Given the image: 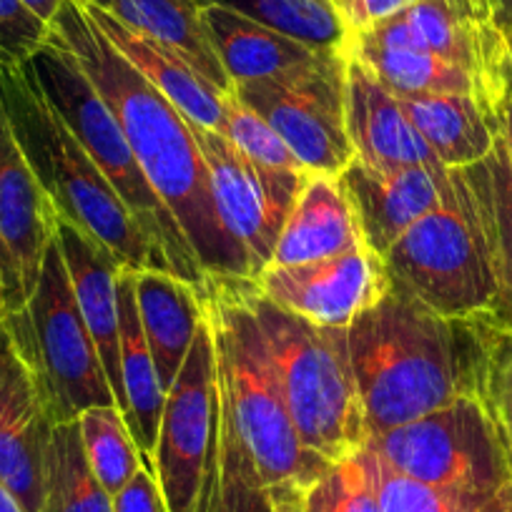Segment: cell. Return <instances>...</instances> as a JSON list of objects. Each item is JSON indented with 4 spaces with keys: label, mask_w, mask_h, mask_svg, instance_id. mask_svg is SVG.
Masks as SVG:
<instances>
[{
    "label": "cell",
    "mask_w": 512,
    "mask_h": 512,
    "mask_svg": "<svg viewBox=\"0 0 512 512\" xmlns=\"http://www.w3.org/2000/svg\"><path fill=\"white\" fill-rule=\"evenodd\" d=\"M51 31L76 56L121 123L141 171L174 214L209 277L254 279L249 254L226 231L209 166L191 121L103 36L78 0H66Z\"/></svg>",
    "instance_id": "6da1fadb"
},
{
    "label": "cell",
    "mask_w": 512,
    "mask_h": 512,
    "mask_svg": "<svg viewBox=\"0 0 512 512\" xmlns=\"http://www.w3.org/2000/svg\"><path fill=\"white\" fill-rule=\"evenodd\" d=\"M492 327L437 314L390 287L347 327L367 437L462 397L485 400Z\"/></svg>",
    "instance_id": "7a4b0ae2"
},
{
    "label": "cell",
    "mask_w": 512,
    "mask_h": 512,
    "mask_svg": "<svg viewBox=\"0 0 512 512\" xmlns=\"http://www.w3.org/2000/svg\"><path fill=\"white\" fill-rule=\"evenodd\" d=\"M0 106L16 144L61 219L101 244L121 269L171 272L159 246L48 103L28 63L0 66Z\"/></svg>",
    "instance_id": "3957f363"
},
{
    "label": "cell",
    "mask_w": 512,
    "mask_h": 512,
    "mask_svg": "<svg viewBox=\"0 0 512 512\" xmlns=\"http://www.w3.org/2000/svg\"><path fill=\"white\" fill-rule=\"evenodd\" d=\"M206 309L216 357L221 407L267 487L307 490L332 462L319 457L294 427L279 387L272 352L234 287V277H211L201 299Z\"/></svg>",
    "instance_id": "277c9868"
},
{
    "label": "cell",
    "mask_w": 512,
    "mask_h": 512,
    "mask_svg": "<svg viewBox=\"0 0 512 512\" xmlns=\"http://www.w3.org/2000/svg\"><path fill=\"white\" fill-rule=\"evenodd\" d=\"M234 287L272 352L279 387L304 447L339 462L367 445L347 327H317L264 297L251 279Z\"/></svg>",
    "instance_id": "5b68a950"
},
{
    "label": "cell",
    "mask_w": 512,
    "mask_h": 512,
    "mask_svg": "<svg viewBox=\"0 0 512 512\" xmlns=\"http://www.w3.org/2000/svg\"><path fill=\"white\" fill-rule=\"evenodd\" d=\"M28 66L41 91L46 93L48 103L71 128V134L91 156L93 164L103 171L108 184L116 189L141 229L166 256L171 274H176L204 299L211 277L196 259L179 221L166 209L161 196L144 176L134 151L123 136L121 123L116 121L76 56L51 31L48 43L28 61Z\"/></svg>",
    "instance_id": "8992f818"
},
{
    "label": "cell",
    "mask_w": 512,
    "mask_h": 512,
    "mask_svg": "<svg viewBox=\"0 0 512 512\" xmlns=\"http://www.w3.org/2000/svg\"><path fill=\"white\" fill-rule=\"evenodd\" d=\"M3 327L31 369L38 397L53 422L78 420L98 405H116L56 236L48 244L26 307L8 314Z\"/></svg>",
    "instance_id": "52a82bcc"
},
{
    "label": "cell",
    "mask_w": 512,
    "mask_h": 512,
    "mask_svg": "<svg viewBox=\"0 0 512 512\" xmlns=\"http://www.w3.org/2000/svg\"><path fill=\"white\" fill-rule=\"evenodd\" d=\"M390 287L445 317L485 319L495 299L490 249L460 169L435 209L382 256Z\"/></svg>",
    "instance_id": "ba28073f"
},
{
    "label": "cell",
    "mask_w": 512,
    "mask_h": 512,
    "mask_svg": "<svg viewBox=\"0 0 512 512\" xmlns=\"http://www.w3.org/2000/svg\"><path fill=\"white\" fill-rule=\"evenodd\" d=\"M379 462L435 487L497 490L512 482V462L482 397H462L425 417L367 437Z\"/></svg>",
    "instance_id": "9c48e42d"
},
{
    "label": "cell",
    "mask_w": 512,
    "mask_h": 512,
    "mask_svg": "<svg viewBox=\"0 0 512 512\" xmlns=\"http://www.w3.org/2000/svg\"><path fill=\"white\" fill-rule=\"evenodd\" d=\"M206 312V309H204ZM219 467V384L209 322L199 324L194 344L166 392L154 475L169 512H206Z\"/></svg>",
    "instance_id": "30bf717a"
},
{
    "label": "cell",
    "mask_w": 512,
    "mask_h": 512,
    "mask_svg": "<svg viewBox=\"0 0 512 512\" xmlns=\"http://www.w3.org/2000/svg\"><path fill=\"white\" fill-rule=\"evenodd\" d=\"M347 53L304 71L234 86V96L259 113L309 174L339 176L354 161L344 123Z\"/></svg>",
    "instance_id": "8fae6325"
},
{
    "label": "cell",
    "mask_w": 512,
    "mask_h": 512,
    "mask_svg": "<svg viewBox=\"0 0 512 512\" xmlns=\"http://www.w3.org/2000/svg\"><path fill=\"white\" fill-rule=\"evenodd\" d=\"M209 166L211 194L226 231L249 254L254 277L272 264L284 224L302 194L309 171L264 166L241 154L224 134L191 123Z\"/></svg>",
    "instance_id": "7c38bea8"
},
{
    "label": "cell",
    "mask_w": 512,
    "mask_h": 512,
    "mask_svg": "<svg viewBox=\"0 0 512 512\" xmlns=\"http://www.w3.org/2000/svg\"><path fill=\"white\" fill-rule=\"evenodd\" d=\"M251 282L277 307L317 327H349L390 289L382 256L367 244L319 262L292 267L269 264Z\"/></svg>",
    "instance_id": "4fadbf2b"
},
{
    "label": "cell",
    "mask_w": 512,
    "mask_h": 512,
    "mask_svg": "<svg viewBox=\"0 0 512 512\" xmlns=\"http://www.w3.org/2000/svg\"><path fill=\"white\" fill-rule=\"evenodd\" d=\"M337 179L352 206L362 241L374 254L384 256L415 221L440 204L450 186V169L407 166L379 171L354 159Z\"/></svg>",
    "instance_id": "5bb4252c"
},
{
    "label": "cell",
    "mask_w": 512,
    "mask_h": 512,
    "mask_svg": "<svg viewBox=\"0 0 512 512\" xmlns=\"http://www.w3.org/2000/svg\"><path fill=\"white\" fill-rule=\"evenodd\" d=\"M344 123L354 159L379 171L442 166L407 118L400 98L344 48Z\"/></svg>",
    "instance_id": "9a60e30c"
},
{
    "label": "cell",
    "mask_w": 512,
    "mask_h": 512,
    "mask_svg": "<svg viewBox=\"0 0 512 512\" xmlns=\"http://www.w3.org/2000/svg\"><path fill=\"white\" fill-rule=\"evenodd\" d=\"M56 221V206L38 184L0 106V239L16 264L26 302L56 236Z\"/></svg>",
    "instance_id": "2e32d148"
},
{
    "label": "cell",
    "mask_w": 512,
    "mask_h": 512,
    "mask_svg": "<svg viewBox=\"0 0 512 512\" xmlns=\"http://www.w3.org/2000/svg\"><path fill=\"white\" fill-rule=\"evenodd\" d=\"M53 425L31 369L18 357L0 400V482L23 512H43L46 505V450Z\"/></svg>",
    "instance_id": "e0dca14e"
},
{
    "label": "cell",
    "mask_w": 512,
    "mask_h": 512,
    "mask_svg": "<svg viewBox=\"0 0 512 512\" xmlns=\"http://www.w3.org/2000/svg\"><path fill=\"white\" fill-rule=\"evenodd\" d=\"M56 241L71 277L76 302L81 307L86 327L96 342L98 357L106 369L108 384L123 410L121 384V302H118V274L121 267L101 244L58 216Z\"/></svg>",
    "instance_id": "ac0fdd59"
},
{
    "label": "cell",
    "mask_w": 512,
    "mask_h": 512,
    "mask_svg": "<svg viewBox=\"0 0 512 512\" xmlns=\"http://www.w3.org/2000/svg\"><path fill=\"white\" fill-rule=\"evenodd\" d=\"M81 6L91 16V21L101 28L103 36L123 53V58L134 68H139L191 123L221 134L226 121V98L231 93H224L219 86H214L209 78L201 76L184 56L171 51L169 46L123 26L113 13L91 6V3H81Z\"/></svg>",
    "instance_id": "d6986e66"
},
{
    "label": "cell",
    "mask_w": 512,
    "mask_h": 512,
    "mask_svg": "<svg viewBox=\"0 0 512 512\" xmlns=\"http://www.w3.org/2000/svg\"><path fill=\"white\" fill-rule=\"evenodd\" d=\"M201 18L211 48L219 56L231 86L287 76L337 56V53L312 51L294 38L259 26L251 18L216 3H204Z\"/></svg>",
    "instance_id": "ffe728a7"
},
{
    "label": "cell",
    "mask_w": 512,
    "mask_h": 512,
    "mask_svg": "<svg viewBox=\"0 0 512 512\" xmlns=\"http://www.w3.org/2000/svg\"><path fill=\"white\" fill-rule=\"evenodd\" d=\"M364 244L357 219L337 176L309 174L282 236L274 249V267L309 264L339 256Z\"/></svg>",
    "instance_id": "44dd1931"
},
{
    "label": "cell",
    "mask_w": 512,
    "mask_h": 512,
    "mask_svg": "<svg viewBox=\"0 0 512 512\" xmlns=\"http://www.w3.org/2000/svg\"><path fill=\"white\" fill-rule=\"evenodd\" d=\"M118 302H121V415L134 437L141 465L154 472V452L156 440H159L166 390L161 387L154 354H151L144 327H141L134 272H128V269H121L118 274Z\"/></svg>",
    "instance_id": "7402d4cb"
},
{
    "label": "cell",
    "mask_w": 512,
    "mask_h": 512,
    "mask_svg": "<svg viewBox=\"0 0 512 512\" xmlns=\"http://www.w3.org/2000/svg\"><path fill=\"white\" fill-rule=\"evenodd\" d=\"M460 174L475 201L495 277V299L482 322L512 334V169L502 134L485 159Z\"/></svg>",
    "instance_id": "603a6c76"
},
{
    "label": "cell",
    "mask_w": 512,
    "mask_h": 512,
    "mask_svg": "<svg viewBox=\"0 0 512 512\" xmlns=\"http://www.w3.org/2000/svg\"><path fill=\"white\" fill-rule=\"evenodd\" d=\"M134 289L161 387L169 392L206 317L204 302L189 284L161 269L134 272Z\"/></svg>",
    "instance_id": "cb8c5ba5"
},
{
    "label": "cell",
    "mask_w": 512,
    "mask_h": 512,
    "mask_svg": "<svg viewBox=\"0 0 512 512\" xmlns=\"http://www.w3.org/2000/svg\"><path fill=\"white\" fill-rule=\"evenodd\" d=\"M407 118L445 169H465L495 146L500 123L470 93H427L400 98Z\"/></svg>",
    "instance_id": "d4e9b609"
},
{
    "label": "cell",
    "mask_w": 512,
    "mask_h": 512,
    "mask_svg": "<svg viewBox=\"0 0 512 512\" xmlns=\"http://www.w3.org/2000/svg\"><path fill=\"white\" fill-rule=\"evenodd\" d=\"M201 11L204 0H113L108 13L131 31L154 38L184 56L201 76L209 78L224 93H234L206 36Z\"/></svg>",
    "instance_id": "484cf974"
},
{
    "label": "cell",
    "mask_w": 512,
    "mask_h": 512,
    "mask_svg": "<svg viewBox=\"0 0 512 512\" xmlns=\"http://www.w3.org/2000/svg\"><path fill=\"white\" fill-rule=\"evenodd\" d=\"M347 51L359 58L377 76V81L397 98L427 96V93H470L480 98L482 106L487 108L480 83L470 73L442 61L435 53L415 46H384L364 36L349 38Z\"/></svg>",
    "instance_id": "4316f807"
},
{
    "label": "cell",
    "mask_w": 512,
    "mask_h": 512,
    "mask_svg": "<svg viewBox=\"0 0 512 512\" xmlns=\"http://www.w3.org/2000/svg\"><path fill=\"white\" fill-rule=\"evenodd\" d=\"M43 512H113V497L86 460L78 420L56 422L51 430Z\"/></svg>",
    "instance_id": "83f0119b"
},
{
    "label": "cell",
    "mask_w": 512,
    "mask_h": 512,
    "mask_svg": "<svg viewBox=\"0 0 512 512\" xmlns=\"http://www.w3.org/2000/svg\"><path fill=\"white\" fill-rule=\"evenodd\" d=\"M251 18L302 46L322 53H344L349 33L347 23L329 0H204Z\"/></svg>",
    "instance_id": "f1b7e54d"
},
{
    "label": "cell",
    "mask_w": 512,
    "mask_h": 512,
    "mask_svg": "<svg viewBox=\"0 0 512 512\" xmlns=\"http://www.w3.org/2000/svg\"><path fill=\"white\" fill-rule=\"evenodd\" d=\"M372 467L382 512H512V482L497 490H457L410 480L374 455Z\"/></svg>",
    "instance_id": "f546056e"
},
{
    "label": "cell",
    "mask_w": 512,
    "mask_h": 512,
    "mask_svg": "<svg viewBox=\"0 0 512 512\" xmlns=\"http://www.w3.org/2000/svg\"><path fill=\"white\" fill-rule=\"evenodd\" d=\"M86 460L108 495L141 470V455L118 405H98L78 417Z\"/></svg>",
    "instance_id": "4dcf8cb0"
},
{
    "label": "cell",
    "mask_w": 512,
    "mask_h": 512,
    "mask_svg": "<svg viewBox=\"0 0 512 512\" xmlns=\"http://www.w3.org/2000/svg\"><path fill=\"white\" fill-rule=\"evenodd\" d=\"M302 512H382L367 447L332 462L329 470L304 490Z\"/></svg>",
    "instance_id": "1f68e13d"
},
{
    "label": "cell",
    "mask_w": 512,
    "mask_h": 512,
    "mask_svg": "<svg viewBox=\"0 0 512 512\" xmlns=\"http://www.w3.org/2000/svg\"><path fill=\"white\" fill-rule=\"evenodd\" d=\"M221 134H224L241 154L259 161V164L274 166V169L307 171L299 164L297 156L289 151V146L279 139L277 131H274L259 113H254L249 106H244L234 93L226 98V121L224 128H221Z\"/></svg>",
    "instance_id": "d6a6232c"
},
{
    "label": "cell",
    "mask_w": 512,
    "mask_h": 512,
    "mask_svg": "<svg viewBox=\"0 0 512 512\" xmlns=\"http://www.w3.org/2000/svg\"><path fill=\"white\" fill-rule=\"evenodd\" d=\"M51 38V23L23 0H0V66H26Z\"/></svg>",
    "instance_id": "836d02e7"
},
{
    "label": "cell",
    "mask_w": 512,
    "mask_h": 512,
    "mask_svg": "<svg viewBox=\"0 0 512 512\" xmlns=\"http://www.w3.org/2000/svg\"><path fill=\"white\" fill-rule=\"evenodd\" d=\"M485 402L497 422L512 462V334L492 327Z\"/></svg>",
    "instance_id": "e575fe53"
},
{
    "label": "cell",
    "mask_w": 512,
    "mask_h": 512,
    "mask_svg": "<svg viewBox=\"0 0 512 512\" xmlns=\"http://www.w3.org/2000/svg\"><path fill=\"white\" fill-rule=\"evenodd\" d=\"M113 512H169L164 492L151 470L141 467L121 490L113 495Z\"/></svg>",
    "instance_id": "d590c367"
},
{
    "label": "cell",
    "mask_w": 512,
    "mask_h": 512,
    "mask_svg": "<svg viewBox=\"0 0 512 512\" xmlns=\"http://www.w3.org/2000/svg\"><path fill=\"white\" fill-rule=\"evenodd\" d=\"M410 3H415V0H332V6L344 18L352 36L367 31L384 18L395 16Z\"/></svg>",
    "instance_id": "8d00e7d4"
},
{
    "label": "cell",
    "mask_w": 512,
    "mask_h": 512,
    "mask_svg": "<svg viewBox=\"0 0 512 512\" xmlns=\"http://www.w3.org/2000/svg\"><path fill=\"white\" fill-rule=\"evenodd\" d=\"M0 297H3V307H6V317L8 314L21 312V309L26 307L21 277H18V269L16 264H13L3 239H0Z\"/></svg>",
    "instance_id": "74e56055"
},
{
    "label": "cell",
    "mask_w": 512,
    "mask_h": 512,
    "mask_svg": "<svg viewBox=\"0 0 512 512\" xmlns=\"http://www.w3.org/2000/svg\"><path fill=\"white\" fill-rule=\"evenodd\" d=\"M18 352L13 347V339L8 334V329L0 322V400H3V392L8 387V377H11V369L16 364Z\"/></svg>",
    "instance_id": "f35d334b"
},
{
    "label": "cell",
    "mask_w": 512,
    "mask_h": 512,
    "mask_svg": "<svg viewBox=\"0 0 512 512\" xmlns=\"http://www.w3.org/2000/svg\"><path fill=\"white\" fill-rule=\"evenodd\" d=\"M492 26L505 41H512V0H485Z\"/></svg>",
    "instance_id": "ab89813d"
},
{
    "label": "cell",
    "mask_w": 512,
    "mask_h": 512,
    "mask_svg": "<svg viewBox=\"0 0 512 512\" xmlns=\"http://www.w3.org/2000/svg\"><path fill=\"white\" fill-rule=\"evenodd\" d=\"M497 123H500V134H502V141H505L507 159H510V169H512V91L507 93L505 101L500 103V111H497Z\"/></svg>",
    "instance_id": "60d3db41"
},
{
    "label": "cell",
    "mask_w": 512,
    "mask_h": 512,
    "mask_svg": "<svg viewBox=\"0 0 512 512\" xmlns=\"http://www.w3.org/2000/svg\"><path fill=\"white\" fill-rule=\"evenodd\" d=\"M23 3H26L38 18H43L46 23H53V18L58 16V11H61V6L66 0H23Z\"/></svg>",
    "instance_id": "b9f144b4"
},
{
    "label": "cell",
    "mask_w": 512,
    "mask_h": 512,
    "mask_svg": "<svg viewBox=\"0 0 512 512\" xmlns=\"http://www.w3.org/2000/svg\"><path fill=\"white\" fill-rule=\"evenodd\" d=\"M0 512H23V507L18 505V500L13 497V492L8 490L3 482H0Z\"/></svg>",
    "instance_id": "7bdbcfd3"
},
{
    "label": "cell",
    "mask_w": 512,
    "mask_h": 512,
    "mask_svg": "<svg viewBox=\"0 0 512 512\" xmlns=\"http://www.w3.org/2000/svg\"><path fill=\"white\" fill-rule=\"evenodd\" d=\"M81 3H91V6L103 8V11H111V3H113V0H81Z\"/></svg>",
    "instance_id": "ee69618b"
},
{
    "label": "cell",
    "mask_w": 512,
    "mask_h": 512,
    "mask_svg": "<svg viewBox=\"0 0 512 512\" xmlns=\"http://www.w3.org/2000/svg\"><path fill=\"white\" fill-rule=\"evenodd\" d=\"M6 319V307H3V297H0V322Z\"/></svg>",
    "instance_id": "f6af8a7d"
},
{
    "label": "cell",
    "mask_w": 512,
    "mask_h": 512,
    "mask_svg": "<svg viewBox=\"0 0 512 512\" xmlns=\"http://www.w3.org/2000/svg\"><path fill=\"white\" fill-rule=\"evenodd\" d=\"M507 56H510V71H512V41H507Z\"/></svg>",
    "instance_id": "bcb514c9"
}]
</instances>
